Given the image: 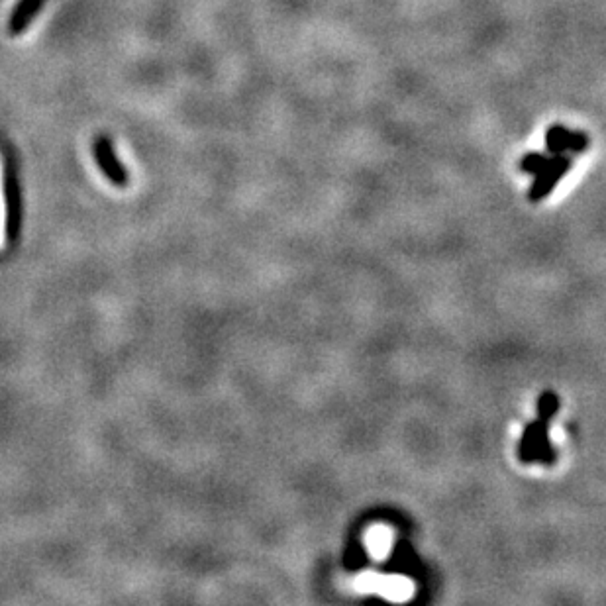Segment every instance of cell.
Returning a JSON list of instances; mask_svg holds the SVG:
<instances>
[{
  "label": "cell",
  "mask_w": 606,
  "mask_h": 606,
  "mask_svg": "<svg viewBox=\"0 0 606 606\" xmlns=\"http://www.w3.org/2000/svg\"><path fill=\"white\" fill-rule=\"evenodd\" d=\"M548 414H540V420L530 424L520 442V459L522 461H554V450L548 442Z\"/></svg>",
  "instance_id": "1"
},
{
  "label": "cell",
  "mask_w": 606,
  "mask_h": 606,
  "mask_svg": "<svg viewBox=\"0 0 606 606\" xmlns=\"http://www.w3.org/2000/svg\"><path fill=\"white\" fill-rule=\"evenodd\" d=\"M363 591H379L393 601H403L410 595V583L401 577H379V575H365L357 583Z\"/></svg>",
  "instance_id": "2"
},
{
  "label": "cell",
  "mask_w": 606,
  "mask_h": 606,
  "mask_svg": "<svg viewBox=\"0 0 606 606\" xmlns=\"http://www.w3.org/2000/svg\"><path fill=\"white\" fill-rule=\"evenodd\" d=\"M95 157H97V163H99L102 173L114 185H126L128 183V173L122 167V163L116 159V153L112 150V144L106 138L97 140V144H95Z\"/></svg>",
  "instance_id": "3"
},
{
  "label": "cell",
  "mask_w": 606,
  "mask_h": 606,
  "mask_svg": "<svg viewBox=\"0 0 606 606\" xmlns=\"http://www.w3.org/2000/svg\"><path fill=\"white\" fill-rule=\"evenodd\" d=\"M44 4L46 0H20L14 14L10 16V34L20 36L22 32H26Z\"/></svg>",
  "instance_id": "4"
},
{
  "label": "cell",
  "mask_w": 606,
  "mask_h": 606,
  "mask_svg": "<svg viewBox=\"0 0 606 606\" xmlns=\"http://www.w3.org/2000/svg\"><path fill=\"white\" fill-rule=\"evenodd\" d=\"M6 201H4V181H2V165H0V252L6 248Z\"/></svg>",
  "instance_id": "6"
},
{
  "label": "cell",
  "mask_w": 606,
  "mask_h": 606,
  "mask_svg": "<svg viewBox=\"0 0 606 606\" xmlns=\"http://www.w3.org/2000/svg\"><path fill=\"white\" fill-rule=\"evenodd\" d=\"M367 542H369V548L375 556H383V554H387V550L391 546V532L385 530V528H375L369 534Z\"/></svg>",
  "instance_id": "5"
}]
</instances>
